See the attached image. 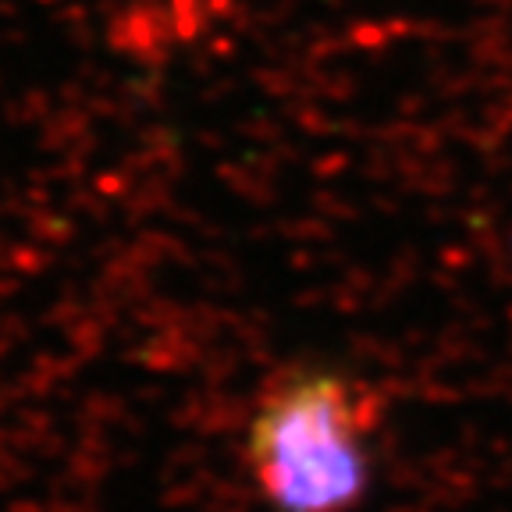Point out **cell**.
Segmentation results:
<instances>
[{"label": "cell", "mask_w": 512, "mask_h": 512, "mask_svg": "<svg viewBox=\"0 0 512 512\" xmlns=\"http://www.w3.org/2000/svg\"><path fill=\"white\" fill-rule=\"evenodd\" d=\"M384 399L335 367H288L260 395L246 434L256 488L278 512H349L370 484V434Z\"/></svg>", "instance_id": "cell-1"}]
</instances>
